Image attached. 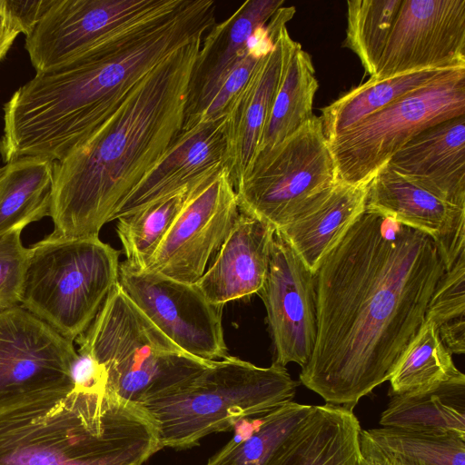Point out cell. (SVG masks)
Instances as JSON below:
<instances>
[{
  "mask_svg": "<svg viewBox=\"0 0 465 465\" xmlns=\"http://www.w3.org/2000/svg\"><path fill=\"white\" fill-rule=\"evenodd\" d=\"M445 272L430 236L365 208L314 272L317 333L300 381L353 411L389 381Z\"/></svg>",
  "mask_w": 465,
  "mask_h": 465,
  "instance_id": "1",
  "label": "cell"
},
{
  "mask_svg": "<svg viewBox=\"0 0 465 465\" xmlns=\"http://www.w3.org/2000/svg\"><path fill=\"white\" fill-rule=\"evenodd\" d=\"M209 27L195 2L161 0L74 60L36 72L4 106L3 161H62L116 112L143 76Z\"/></svg>",
  "mask_w": 465,
  "mask_h": 465,
  "instance_id": "2",
  "label": "cell"
},
{
  "mask_svg": "<svg viewBox=\"0 0 465 465\" xmlns=\"http://www.w3.org/2000/svg\"><path fill=\"white\" fill-rule=\"evenodd\" d=\"M204 35L153 68L94 134L54 163L52 234L98 237L171 147L183 127L192 74Z\"/></svg>",
  "mask_w": 465,
  "mask_h": 465,
  "instance_id": "3",
  "label": "cell"
},
{
  "mask_svg": "<svg viewBox=\"0 0 465 465\" xmlns=\"http://www.w3.org/2000/svg\"><path fill=\"white\" fill-rule=\"evenodd\" d=\"M158 450L146 412L106 390L49 391L0 410V465H143Z\"/></svg>",
  "mask_w": 465,
  "mask_h": 465,
  "instance_id": "4",
  "label": "cell"
},
{
  "mask_svg": "<svg viewBox=\"0 0 465 465\" xmlns=\"http://www.w3.org/2000/svg\"><path fill=\"white\" fill-rule=\"evenodd\" d=\"M297 386L276 361L259 367L229 355L140 408L154 425L159 450L188 449L209 434L292 401Z\"/></svg>",
  "mask_w": 465,
  "mask_h": 465,
  "instance_id": "5",
  "label": "cell"
},
{
  "mask_svg": "<svg viewBox=\"0 0 465 465\" xmlns=\"http://www.w3.org/2000/svg\"><path fill=\"white\" fill-rule=\"evenodd\" d=\"M102 371L105 390L141 407L183 386L213 361L192 356L168 339L119 282L76 341Z\"/></svg>",
  "mask_w": 465,
  "mask_h": 465,
  "instance_id": "6",
  "label": "cell"
},
{
  "mask_svg": "<svg viewBox=\"0 0 465 465\" xmlns=\"http://www.w3.org/2000/svg\"><path fill=\"white\" fill-rule=\"evenodd\" d=\"M120 263L119 252L99 236L51 233L28 248L20 305L74 342L118 282Z\"/></svg>",
  "mask_w": 465,
  "mask_h": 465,
  "instance_id": "7",
  "label": "cell"
},
{
  "mask_svg": "<svg viewBox=\"0 0 465 465\" xmlns=\"http://www.w3.org/2000/svg\"><path fill=\"white\" fill-rule=\"evenodd\" d=\"M338 182L320 117L260 152L235 187L240 211L280 230L323 201Z\"/></svg>",
  "mask_w": 465,
  "mask_h": 465,
  "instance_id": "8",
  "label": "cell"
},
{
  "mask_svg": "<svg viewBox=\"0 0 465 465\" xmlns=\"http://www.w3.org/2000/svg\"><path fill=\"white\" fill-rule=\"evenodd\" d=\"M465 114V66L406 94L328 141L338 180L368 183L426 128Z\"/></svg>",
  "mask_w": 465,
  "mask_h": 465,
  "instance_id": "9",
  "label": "cell"
},
{
  "mask_svg": "<svg viewBox=\"0 0 465 465\" xmlns=\"http://www.w3.org/2000/svg\"><path fill=\"white\" fill-rule=\"evenodd\" d=\"M119 284L168 339L205 361L229 356L222 323L223 305L211 302L196 286L120 263Z\"/></svg>",
  "mask_w": 465,
  "mask_h": 465,
  "instance_id": "10",
  "label": "cell"
},
{
  "mask_svg": "<svg viewBox=\"0 0 465 465\" xmlns=\"http://www.w3.org/2000/svg\"><path fill=\"white\" fill-rule=\"evenodd\" d=\"M240 208L225 167L193 188L146 269L186 283H196L234 225Z\"/></svg>",
  "mask_w": 465,
  "mask_h": 465,
  "instance_id": "11",
  "label": "cell"
},
{
  "mask_svg": "<svg viewBox=\"0 0 465 465\" xmlns=\"http://www.w3.org/2000/svg\"><path fill=\"white\" fill-rule=\"evenodd\" d=\"M74 342L21 305L0 311V410L73 388Z\"/></svg>",
  "mask_w": 465,
  "mask_h": 465,
  "instance_id": "12",
  "label": "cell"
},
{
  "mask_svg": "<svg viewBox=\"0 0 465 465\" xmlns=\"http://www.w3.org/2000/svg\"><path fill=\"white\" fill-rule=\"evenodd\" d=\"M465 66V0H402L370 77Z\"/></svg>",
  "mask_w": 465,
  "mask_h": 465,
  "instance_id": "13",
  "label": "cell"
},
{
  "mask_svg": "<svg viewBox=\"0 0 465 465\" xmlns=\"http://www.w3.org/2000/svg\"><path fill=\"white\" fill-rule=\"evenodd\" d=\"M258 294L267 312L274 361L303 367L312 353L317 333L314 273L278 230Z\"/></svg>",
  "mask_w": 465,
  "mask_h": 465,
  "instance_id": "14",
  "label": "cell"
},
{
  "mask_svg": "<svg viewBox=\"0 0 465 465\" xmlns=\"http://www.w3.org/2000/svg\"><path fill=\"white\" fill-rule=\"evenodd\" d=\"M161 0H54L25 38L36 72L67 64L112 29L159 5Z\"/></svg>",
  "mask_w": 465,
  "mask_h": 465,
  "instance_id": "15",
  "label": "cell"
},
{
  "mask_svg": "<svg viewBox=\"0 0 465 465\" xmlns=\"http://www.w3.org/2000/svg\"><path fill=\"white\" fill-rule=\"evenodd\" d=\"M366 209L430 236L446 271L465 252V209L411 183L386 164L369 183Z\"/></svg>",
  "mask_w": 465,
  "mask_h": 465,
  "instance_id": "16",
  "label": "cell"
},
{
  "mask_svg": "<svg viewBox=\"0 0 465 465\" xmlns=\"http://www.w3.org/2000/svg\"><path fill=\"white\" fill-rule=\"evenodd\" d=\"M226 115L183 129L113 216L136 212L224 167Z\"/></svg>",
  "mask_w": 465,
  "mask_h": 465,
  "instance_id": "17",
  "label": "cell"
},
{
  "mask_svg": "<svg viewBox=\"0 0 465 465\" xmlns=\"http://www.w3.org/2000/svg\"><path fill=\"white\" fill-rule=\"evenodd\" d=\"M295 41L286 24L280 25L272 50L261 59L226 113L224 167L234 186L251 168Z\"/></svg>",
  "mask_w": 465,
  "mask_h": 465,
  "instance_id": "18",
  "label": "cell"
},
{
  "mask_svg": "<svg viewBox=\"0 0 465 465\" xmlns=\"http://www.w3.org/2000/svg\"><path fill=\"white\" fill-rule=\"evenodd\" d=\"M283 4L284 0L245 1L209 29L193 66L183 129L195 125L228 74L248 54L252 33L266 25Z\"/></svg>",
  "mask_w": 465,
  "mask_h": 465,
  "instance_id": "19",
  "label": "cell"
},
{
  "mask_svg": "<svg viewBox=\"0 0 465 465\" xmlns=\"http://www.w3.org/2000/svg\"><path fill=\"white\" fill-rule=\"evenodd\" d=\"M386 165L411 183L465 209V114L421 131Z\"/></svg>",
  "mask_w": 465,
  "mask_h": 465,
  "instance_id": "20",
  "label": "cell"
},
{
  "mask_svg": "<svg viewBox=\"0 0 465 465\" xmlns=\"http://www.w3.org/2000/svg\"><path fill=\"white\" fill-rule=\"evenodd\" d=\"M274 229L240 211L210 267L195 283L213 303L248 298L261 290L269 267Z\"/></svg>",
  "mask_w": 465,
  "mask_h": 465,
  "instance_id": "21",
  "label": "cell"
},
{
  "mask_svg": "<svg viewBox=\"0 0 465 465\" xmlns=\"http://www.w3.org/2000/svg\"><path fill=\"white\" fill-rule=\"evenodd\" d=\"M361 430L353 411L312 406L265 465H359Z\"/></svg>",
  "mask_w": 465,
  "mask_h": 465,
  "instance_id": "22",
  "label": "cell"
},
{
  "mask_svg": "<svg viewBox=\"0 0 465 465\" xmlns=\"http://www.w3.org/2000/svg\"><path fill=\"white\" fill-rule=\"evenodd\" d=\"M368 191L369 183L351 185L338 180L323 201L278 230L313 273L365 211Z\"/></svg>",
  "mask_w": 465,
  "mask_h": 465,
  "instance_id": "23",
  "label": "cell"
},
{
  "mask_svg": "<svg viewBox=\"0 0 465 465\" xmlns=\"http://www.w3.org/2000/svg\"><path fill=\"white\" fill-rule=\"evenodd\" d=\"M54 163L24 157L5 165L0 178V238L49 216Z\"/></svg>",
  "mask_w": 465,
  "mask_h": 465,
  "instance_id": "24",
  "label": "cell"
},
{
  "mask_svg": "<svg viewBox=\"0 0 465 465\" xmlns=\"http://www.w3.org/2000/svg\"><path fill=\"white\" fill-rule=\"evenodd\" d=\"M380 424L465 438V381L391 396Z\"/></svg>",
  "mask_w": 465,
  "mask_h": 465,
  "instance_id": "25",
  "label": "cell"
},
{
  "mask_svg": "<svg viewBox=\"0 0 465 465\" xmlns=\"http://www.w3.org/2000/svg\"><path fill=\"white\" fill-rule=\"evenodd\" d=\"M318 87L312 57L296 42L284 64L257 154L281 143L315 116L312 106Z\"/></svg>",
  "mask_w": 465,
  "mask_h": 465,
  "instance_id": "26",
  "label": "cell"
},
{
  "mask_svg": "<svg viewBox=\"0 0 465 465\" xmlns=\"http://www.w3.org/2000/svg\"><path fill=\"white\" fill-rule=\"evenodd\" d=\"M452 69L419 70L381 80L370 78L366 83L322 108L320 119L327 141L406 94L426 85Z\"/></svg>",
  "mask_w": 465,
  "mask_h": 465,
  "instance_id": "27",
  "label": "cell"
},
{
  "mask_svg": "<svg viewBox=\"0 0 465 465\" xmlns=\"http://www.w3.org/2000/svg\"><path fill=\"white\" fill-rule=\"evenodd\" d=\"M312 407L292 401L240 421L232 429L234 435L232 440L206 465H265Z\"/></svg>",
  "mask_w": 465,
  "mask_h": 465,
  "instance_id": "28",
  "label": "cell"
},
{
  "mask_svg": "<svg viewBox=\"0 0 465 465\" xmlns=\"http://www.w3.org/2000/svg\"><path fill=\"white\" fill-rule=\"evenodd\" d=\"M388 395L422 391L441 384L465 381L452 354L441 341L436 324L425 319L393 370Z\"/></svg>",
  "mask_w": 465,
  "mask_h": 465,
  "instance_id": "29",
  "label": "cell"
},
{
  "mask_svg": "<svg viewBox=\"0 0 465 465\" xmlns=\"http://www.w3.org/2000/svg\"><path fill=\"white\" fill-rule=\"evenodd\" d=\"M197 183L116 219V232L123 245L125 255L124 262L126 264L137 270L146 269Z\"/></svg>",
  "mask_w": 465,
  "mask_h": 465,
  "instance_id": "30",
  "label": "cell"
},
{
  "mask_svg": "<svg viewBox=\"0 0 465 465\" xmlns=\"http://www.w3.org/2000/svg\"><path fill=\"white\" fill-rule=\"evenodd\" d=\"M402 0L347 1L346 37L342 46L359 57L365 72L373 76Z\"/></svg>",
  "mask_w": 465,
  "mask_h": 465,
  "instance_id": "31",
  "label": "cell"
},
{
  "mask_svg": "<svg viewBox=\"0 0 465 465\" xmlns=\"http://www.w3.org/2000/svg\"><path fill=\"white\" fill-rule=\"evenodd\" d=\"M391 452L422 465H465V438L401 428L367 430Z\"/></svg>",
  "mask_w": 465,
  "mask_h": 465,
  "instance_id": "32",
  "label": "cell"
},
{
  "mask_svg": "<svg viewBox=\"0 0 465 465\" xmlns=\"http://www.w3.org/2000/svg\"><path fill=\"white\" fill-rule=\"evenodd\" d=\"M460 317H465V252L439 280L425 315L437 327Z\"/></svg>",
  "mask_w": 465,
  "mask_h": 465,
  "instance_id": "33",
  "label": "cell"
},
{
  "mask_svg": "<svg viewBox=\"0 0 465 465\" xmlns=\"http://www.w3.org/2000/svg\"><path fill=\"white\" fill-rule=\"evenodd\" d=\"M22 231L0 238V311L20 305L28 248L21 241Z\"/></svg>",
  "mask_w": 465,
  "mask_h": 465,
  "instance_id": "34",
  "label": "cell"
},
{
  "mask_svg": "<svg viewBox=\"0 0 465 465\" xmlns=\"http://www.w3.org/2000/svg\"><path fill=\"white\" fill-rule=\"evenodd\" d=\"M265 55L248 49L246 56L228 74L195 124L226 115L229 106L247 84L258 63Z\"/></svg>",
  "mask_w": 465,
  "mask_h": 465,
  "instance_id": "35",
  "label": "cell"
},
{
  "mask_svg": "<svg viewBox=\"0 0 465 465\" xmlns=\"http://www.w3.org/2000/svg\"><path fill=\"white\" fill-rule=\"evenodd\" d=\"M54 0L15 1L5 0L12 15L18 22L22 33L28 35Z\"/></svg>",
  "mask_w": 465,
  "mask_h": 465,
  "instance_id": "36",
  "label": "cell"
},
{
  "mask_svg": "<svg viewBox=\"0 0 465 465\" xmlns=\"http://www.w3.org/2000/svg\"><path fill=\"white\" fill-rule=\"evenodd\" d=\"M360 450L359 465H396L393 454L374 440L367 430H361Z\"/></svg>",
  "mask_w": 465,
  "mask_h": 465,
  "instance_id": "37",
  "label": "cell"
},
{
  "mask_svg": "<svg viewBox=\"0 0 465 465\" xmlns=\"http://www.w3.org/2000/svg\"><path fill=\"white\" fill-rule=\"evenodd\" d=\"M437 329L441 341L451 354L465 352V317L446 322Z\"/></svg>",
  "mask_w": 465,
  "mask_h": 465,
  "instance_id": "38",
  "label": "cell"
},
{
  "mask_svg": "<svg viewBox=\"0 0 465 465\" xmlns=\"http://www.w3.org/2000/svg\"><path fill=\"white\" fill-rule=\"evenodd\" d=\"M20 33L22 29L8 10L5 0H0V61Z\"/></svg>",
  "mask_w": 465,
  "mask_h": 465,
  "instance_id": "39",
  "label": "cell"
},
{
  "mask_svg": "<svg viewBox=\"0 0 465 465\" xmlns=\"http://www.w3.org/2000/svg\"><path fill=\"white\" fill-rule=\"evenodd\" d=\"M392 454H393L396 465H422V464L416 462L414 460H411L410 459L403 458V457L396 455L394 453H392Z\"/></svg>",
  "mask_w": 465,
  "mask_h": 465,
  "instance_id": "40",
  "label": "cell"
},
{
  "mask_svg": "<svg viewBox=\"0 0 465 465\" xmlns=\"http://www.w3.org/2000/svg\"><path fill=\"white\" fill-rule=\"evenodd\" d=\"M5 171V166L0 168V178Z\"/></svg>",
  "mask_w": 465,
  "mask_h": 465,
  "instance_id": "41",
  "label": "cell"
}]
</instances>
